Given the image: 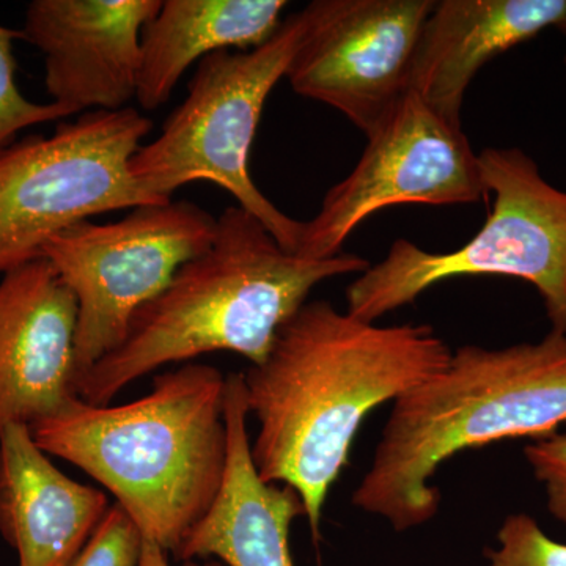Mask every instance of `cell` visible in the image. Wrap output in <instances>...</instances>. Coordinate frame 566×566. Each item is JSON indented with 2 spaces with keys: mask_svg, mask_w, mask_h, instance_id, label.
Listing matches in <instances>:
<instances>
[{
  "mask_svg": "<svg viewBox=\"0 0 566 566\" xmlns=\"http://www.w3.org/2000/svg\"><path fill=\"white\" fill-rule=\"evenodd\" d=\"M161 0H33L21 40L43 54L51 103L71 115L120 111L136 98L142 32Z\"/></svg>",
  "mask_w": 566,
  "mask_h": 566,
  "instance_id": "8fae6325",
  "label": "cell"
},
{
  "mask_svg": "<svg viewBox=\"0 0 566 566\" xmlns=\"http://www.w3.org/2000/svg\"><path fill=\"white\" fill-rule=\"evenodd\" d=\"M303 13L282 21L262 46L219 51L197 65L188 95L164 122L161 134L142 145L129 172L145 191L164 202L193 181H210L232 193L285 251L296 253L304 221L290 218L253 182L249 158L264 104L286 76L303 35Z\"/></svg>",
  "mask_w": 566,
  "mask_h": 566,
  "instance_id": "8992f818",
  "label": "cell"
},
{
  "mask_svg": "<svg viewBox=\"0 0 566 566\" xmlns=\"http://www.w3.org/2000/svg\"><path fill=\"white\" fill-rule=\"evenodd\" d=\"M286 6L285 0H163L142 32L137 102L156 111L193 62L229 48L262 46L281 28Z\"/></svg>",
  "mask_w": 566,
  "mask_h": 566,
  "instance_id": "2e32d148",
  "label": "cell"
},
{
  "mask_svg": "<svg viewBox=\"0 0 566 566\" xmlns=\"http://www.w3.org/2000/svg\"><path fill=\"white\" fill-rule=\"evenodd\" d=\"M370 266L356 253L315 260L285 251L251 212L227 208L211 248L137 311L125 340L82 376L76 392L85 403L107 406L142 376L208 353L262 364L316 285Z\"/></svg>",
  "mask_w": 566,
  "mask_h": 566,
  "instance_id": "7a4b0ae2",
  "label": "cell"
},
{
  "mask_svg": "<svg viewBox=\"0 0 566 566\" xmlns=\"http://www.w3.org/2000/svg\"><path fill=\"white\" fill-rule=\"evenodd\" d=\"M46 455L28 424L0 434V534L18 566H70L111 509L103 491L74 482Z\"/></svg>",
  "mask_w": 566,
  "mask_h": 566,
  "instance_id": "5bb4252c",
  "label": "cell"
},
{
  "mask_svg": "<svg viewBox=\"0 0 566 566\" xmlns=\"http://www.w3.org/2000/svg\"><path fill=\"white\" fill-rule=\"evenodd\" d=\"M142 546L139 528L120 505L114 504L70 566H139Z\"/></svg>",
  "mask_w": 566,
  "mask_h": 566,
  "instance_id": "d6986e66",
  "label": "cell"
},
{
  "mask_svg": "<svg viewBox=\"0 0 566 566\" xmlns=\"http://www.w3.org/2000/svg\"><path fill=\"white\" fill-rule=\"evenodd\" d=\"M248 419L243 374H229L226 474L214 504L178 549L182 562L218 557L226 566H296L290 528L305 516L303 501L292 486L263 482L252 460Z\"/></svg>",
  "mask_w": 566,
  "mask_h": 566,
  "instance_id": "4fadbf2b",
  "label": "cell"
},
{
  "mask_svg": "<svg viewBox=\"0 0 566 566\" xmlns=\"http://www.w3.org/2000/svg\"><path fill=\"white\" fill-rule=\"evenodd\" d=\"M77 301L50 260L0 281V434L59 415L80 398L74 386Z\"/></svg>",
  "mask_w": 566,
  "mask_h": 566,
  "instance_id": "7c38bea8",
  "label": "cell"
},
{
  "mask_svg": "<svg viewBox=\"0 0 566 566\" xmlns=\"http://www.w3.org/2000/svg\"><path fill=\"white\" fill-rule=\"evenodd\" d=\"M226 378L188 364L156 375L150 394L120 406L77 398L31 424L48 455L87 472L132 517L145 542L177 556L214 504L227 468Z\"/></svg>",
  "mask_w": 566,
  "mask_h": 566,
  "instance_id": "277c9868",
  "label": "cell"
},
{
  "mask_svg": "<svg viewBox=\"0 0 566 566\" xmlns=\"http://www.w3.org/2000/svg\"><path fill=\"white\" fill-rule=\"evenodd\" d=\"M359 163L304 221L297 255L331 259L375 212L405 203L469 205L486 199L479 155L463 125L449 120L415 91L367 137Z\"/></svg>",
  "mask_w": 566,
  "mask_h": 566,
  "instance_id": "9c48e42d",
  "label": "cell"
},
{
  "mask_svg": "<svg viewBox=\"0 0 566 566\" xmlns=\"http://www.w3.org/2000/svg\"><path fill=\"white\" fill-rule=\"evenodd\" d=\"M139 566H174L170 565L169 558H167L166 551L163 549V547H159L158 545H155V543L145 542L144 539V546H142V554H140V560ZM181 566H200V565H181ZM203 566H226V565H203Z\"/></svg>",
  "mask_w": 566,
  "mask_h": 566,
  "instance_id": "44dd1931",
  "label": "cell"
},
{
  "mask_svg": "<svg viewBox=\"0 0 566 566\" xmlns=\"http://www.w3.org/2000/svg\"><path fill=\"white\" fill-rule=\"evenodd\" d=\"M564 62H565V70H566V55H565V61Z\"/></svg>",
  "mask_w": 566,
  "mask_h": 566,
  "instance_id": "603a6c76",
  "label": "cell"
},
{
  "mask_svg": "<svg viewBox=\"0 0 566 566\" xmlns=\"http://www.w3.org/2000/svg\"><path fill=\"white\" fill-rule=\"evenodd\" d=\"M21 40V31L0 25V150L13 144L18 133L43 125L63 122L71 117L69 111L55 103L29 102L17 84L14 41Z\"/></svg>",
  "mask_w": 566,
  "mask_h": 566,
  "instance_id": "e0dca14e",
  "label": "cell"
},
{
  "mask_svg": "<svg viewBox=\"0 0 566 566\" xmlns=\"http://www.w3.org/2000/svg\"><path fill=\"white\" fill-rule=\"evenodd\" d=\"M218 219L191 202L145 205L117 222L82 221L41 249L77 301V381L125 340L134 315L211 248Z\"/></svg>",
  "mask_w": 566,
  "mask_h": 566,
  "instance_id": "ba28073f",
  "label": "cell"
},
{
  "mask_svg": "<svg viewBox=\"0 0 566 566\" xmlns=\"http://www.w3.org/2000/svg\"><path fill=\"white\" fill-rule=\"evenodd\" d=\"M479 161L494 202L475 237L444 253L395 241L381 262L348 286L346 312L375 323L438 283L505 275L534 285L551 331L566 335V192L551 185L521 148H485Z\"/></svg>",
  "mask_w": 566,
  "mask_h": 566,
  "instance_id": "5b68a950",
  "label": "cell"
},
{
  "mask_svg": "<svg viewBox=\"0 0 566 566\" xmlns=\"http://www.w3.org/2000/svg\"><path fill=\"white\" fill-rule=\"evenodd\" d=\"M450 356L430 324L378 326L319 300L283 324L266 359L243 374L259 422L256 472L300 494L315 539L360 424L444 370Z\"/></svg>",
  "mask_w": 566,
  "mask_h": 566,
  "instance_id": "6da1fadb",
  "label": "cell"
},
{
  "mask_svg": "<svg viewBox=\"0 0 566 566\" xmlns=\"http://www.w3.org/2000/svg\"><path fill=\"white\" fill-rule=\"evenodd\" d=\"M524 455L545 488L547 510L566 526V431L535 439L526 446Z\"/></svg>",
  "mask_w": 566,
  "mask_h": 566,
  "instance_id": "ffe728a7",
  "label": "cell"
},
{
  "mask_svg": "<svg viewBox=\"0 0 566 566\" xmlns=\"http://www.w3.org/2000/svg\"><path fill=\"white\" fill-rule=\"evenodd\" d=\"M557 29H558V31L564 33V35H566V11H565L564 18H562L560 22H558Z\"/></svg>",
  "mask_w": 566,
  "mask_h": 566,
  "instance_id": "7402d4cb",
  "label": "cell"
},
{
  "mask_svg": "<svg viewBox=\"0 0 566 566\" xmlns=\"http://www.w3.org/2000/svg\"><path fill=\"white\" fill-rule=\"evenodd\" d=\"M486 566H566V545L551 538L527 513L505 517Z\"/></svg>",
  "mask_w": 566,
  "mask_h": 566,
  "instance_id": "ac0fdd59",
  "label": "cell"
},
{
  "mask_svg": "<svg viewBox=\"0 0 566 566\" xmlns=\"http://www.w3.org/2000/svg\"><path fill=\"white\" fill-rule=\"evenodd\" d=\"M566 0H441L424 21L411 91L461 123L465 92L479 71L564 18Z\"/></svg>",
  "mask_w": 566,
  "mask_h": 566,
  "instance_id": "9a60e30c",
  "label": "cell"
},
{
  "mask_svg": "<svg viewBox=\"0 0 566 566\" xmlns=\"http://www.w3.org/2000/svg\"><path fill=\"white\" fill-rule=\"evenodd\" d=\"M566 424V335L504 348L464 345L444 370L401 395L353 505L395 532L430 523L441 506L431 480L464 450L542 439Z\"/></svg>",
  "mask_w": 566,
  "mask_h": 566,
  "instance_id": "3957f363",
  "label": "cell"
},
{
  "mask_svg": "<svg viewBox=\"0 0 566 566\" xmlns=\"http://www.w3.org/2000/svg\"><path fill=\"white\" fill-rule=\"evenodd\" d=\"M434 0H315L286 80L370 136L411 91L412 63Z\"/></svg>",
  "mask_w": 566,
  "mask_h": 566,
  "instance_id": "30bf717a",
  "label": "cell"
},
{
  "mask_svg": "<svg viewBox=\"0 0 566 566\" xmlns=\"http://www.w3.org/2000/svg\"><path fill=\"white\" fill-rule=\"evenodd\" d=\"M151 128L133 107L92 111L0 150V274L41 259L43 245L74 223L167 203L129 172Z\"/></svg>",
  "mask_w": 566,
  "mask_h": 566,
  "instance_id": "52a82bcc",
  "label": "cell"
}]
</instances>
